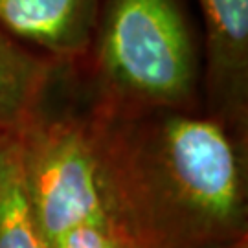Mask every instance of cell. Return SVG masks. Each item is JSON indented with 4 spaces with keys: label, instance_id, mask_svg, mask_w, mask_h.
<instances>
[{
    "label": "cell",
    "instance_id": "obj_2",
    "mask_svg": "<svg viewBox=\"0 0 248 248\" xmlns=\"http://www.w3.org/2000/svg\"><path fill=\"white\" fill-rule=\"evenodd\" d=\"M66 81L98 116L202 110V37L187 0H101L85 61Z\"/></svg>",
    "mask_w": 248,
    "mask_h": 248
},
{
    "label": "cell",
    "instance_id": "obj_1",
    "mask_svg": "<svg viewBox=\"0 0 248 248\" xmlns=\"http://www.w3.org/2000/svg\"><path fill=\"white\" fill-rule=\"evenodd\" d=\"M89 118L133 248H204L248 237L247 134L204 108Z\"/></svg>",
    "mask_w": 248,
    "mask_h": 248
},
{
    "label": "cell",
    "instance_id": "obj_3",
    "mask_svg": "<svg viewBox=\"0 0 248 248\" xmlns=\"http://www.w3.org/2000/svg\"><path fill=\"white\" fill-rule=\"evenodd\" d=\"M20 143L46 248H133L99 168L89 112L64 74L20 129Z\"/></svg>",
    "mask_w": 248,
    "mask_h": 248
},
{
    "label": "cell",
    "instance_id": "obj_7",
    "mask_svg": "<svg viewBox=\"0 0 248 248\" xmlns=\"http://www.w3.org/2000/svg\"><path fill=\"white\" fill-rule=\"evenodd\" d=\"M0 248H46L28 193L20 131L0 136Z\"/></svg>",
    "mask_w": 248,
    "mask_h": 248
},
{
    "label": "cell",
    "instance_id": "obj_5",
    "mask_svg": "<svg viewBox=\"0 0 248 248\" xmlns=\"http://www.w3.org/2000/svg\"><path fill=\"white\" fill-rule=\"evenodd\" d=\"M101 0H0V30L74 74L85 61Z\"/></svg>",
    "mask_w": 248,
    "mask_h": 248
},
{
    "label": "cell",
    "instance_id": "obj_8",
    "mask_svg": "<svg viewBox=\"0 0 248 248\" xmlns=\"http://www.w3.org/2000/svg\"><path fill=\"white\" fill-rule=\"evenodd\" d=\"M204 248H248V237L232 241V243H222V245H213V247H204Z\"/></svg>",
    "mask_w": 248,
    "mask_h": 248
},
{
    "label": "cell",
    "instance_id": "obj_6",
    "mask_svg": "<svg viewBox=\"0 0 248 248\" xmlns=\"http://www.w3.org/2000/svg\"><path fill=\"white\" fill-rule=\"evenodd\" d=\"M62 68L0 30V136L18 133L46 103Z\"/></svg>",
    "mask_w": 248,
    "mask_h": 248
},
{
    "label": "cell",
    "instance_id": "obj_4",
    "mask_svg": "<svg viewBox=\"0 0 248 248\" xmlns=\"http://www.w3.org/2000/svg\"><path fill=\"white\" fill-rule=\"evenodd\" d=\"M204 112L248 136V0H197Z\"/></svg>",
    "mask_w": 248,
    "mask_h": 248
}]
</instances>
